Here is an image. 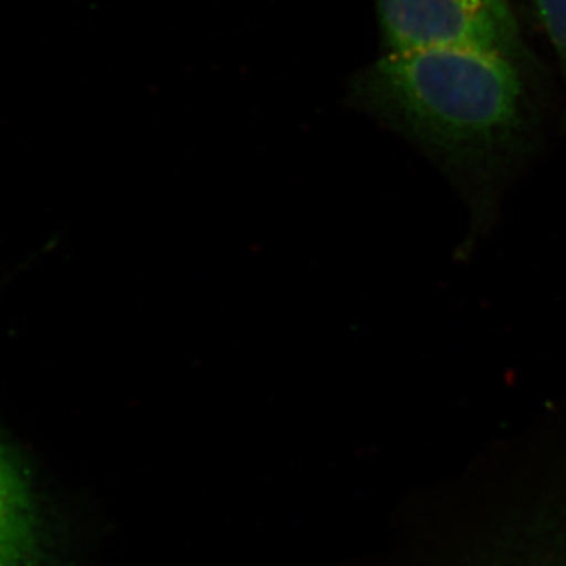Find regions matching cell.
<instances>
[{"label": "cell", "mask_w": 566, "mask_h": 566, "mask_svg": "<svg viewBox=\"0 0 566 566\" xmlns=\"http://www.w3.org/2000/svg\"><path fill=\"white\" fill-rule=\"evenodd\" d=\"M539 21L560 62L566 87V0H535Z\"/></svg>", "instance_id": "5"}, {"label": "cell", "mask_w": 566, "mask_h": 566, "mask_svg": "<svg viewBox=\"0 0 566 566\" xmlns=\"http://www.w3.org/2000/svg\"><path fill=\"white\" fill-rule=\"evenodd\" d=\"M387 52L471 50L528 63L509 0H375Z\"/></svg>", "instance_id": "2"}, {"label": "cell", "mask_w": 566, "mask_h": 566, "mask_svg": "<svg viewBox=\"0 0 566 566\" xmlns=\"http://www.w3.org/2000/svg\"><path fill=\"white\" fill-rule=\"evenodd\" d=\"M0 566H57L50 521L21 457L0 439Z\"/></svg>", "instance_id": "4"}, {"label": "cell", "mask_w": 566, "mask_h": 566, "mask_svg": "<svg viewBox=\"0 0 566 566\" xmlns=\"http://www.w3.org/2000/svg\"><path fill=\"white\" fill-rule=\"evenodd\" d=\"M353 99L427 153L461 193L471 230L493 226L506 185L539 134L528 63L471 50L386 52Z\"/></svg>", "instance_id": "1"}, {"label": "cell", "mask_w": 566, "mask_h": 566, "mask_svg": "<svg viewBox=\"0 0 566 566\" xmlns=\"http://www.w3.org/2000/svg\"><path fill=\"white\" fill-rule=\"evenodd\" d=\"M464 566H566V490L526 502Z\"/></svg>", "instance_id": "3"}]
</instances>
